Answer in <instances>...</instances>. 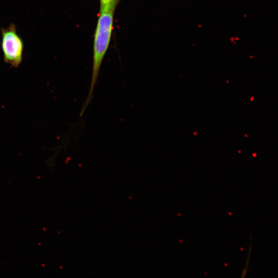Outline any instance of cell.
<instances>
[{
    "mask_svg": "<svg viewBox=\"0 0 278 278\" xmlns=\"http://www.w3.org/2000/svg\"><path fill=\"white\" fill-rule=\"evenodd\" d=\"M115 11L99 12L94 34L93 66L90 85L83 105L80 116L84 113L93 98L94 88L97 82L100 69L108 49L114 29Z\"/></svg>",
    "mask_w": 278,
    "mask_h": 278,
    "instance_id": "cell-1",
    "label": "cell"
},
{
    "mask_svg": "<svg viewBox=\"0 0 278 278\" xmlns=\"http://www.w3.org/2000/svg\"><path fill=\"white\" fill-rule=\"evenodd\" d=\"M1 48L5 63L13 67L19 66L23 60L24 42L18 33L15 24L1 28Z\"/></svg>",
    "mask_w": 278,
    "mask_h": 278,
    "instance_id": "cell-2",
    "label": "cell"
},
{
    "mask_svg": "<svg viewBox=\"0 0 278 278\" xmlns=\"http://www.w3.org/2000/svg\"><path fill=\"white\" fill-rule=\"evenodd\" d=\"M120 0H99V12L115 11Z\"/></svg>",
    "mask_w": 278,
    "mask_h": 278,
    "instance_id": "cell-3",
    "label": "cell"
}]
</instances>
